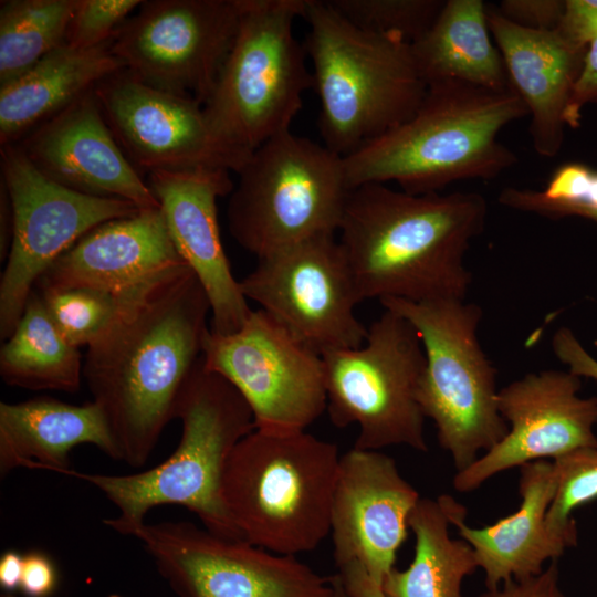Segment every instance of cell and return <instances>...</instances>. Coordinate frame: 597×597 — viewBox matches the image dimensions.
<instances>
[{"mask_svg":"<svg viewBox=\"0 0 597 597\" xmlns=\"http://www.w3.org/2000/svg\"><path fill=\"white\" fill-rule=\"evenodd\" d=\"M66 44L21 76L0 85V144H17L125 65L109 50Z\"/></svg>","mask_w":597,"mask_h":597,"instance_id":"obj_25","label":"cell"},{"mask_svg":"<svg viewBox=\"0 0 597 597\" xmlns=\"http://www.w3.org/2000/svg\"><path fill=\"white\" fill-rule=\"evenodd\" d=\"M301 18L327 148L346 157L415 114L428 85L409 42L357 28L327 0H304Z\"/></svg>","mask_w":597,"mask_h":597,"instance_id":"obj_5","label":"cell"},{"mask_svg":"<svg viewBox=\"0 0 597 597\" xmlns=\"http://www.w3.org/2000/svg\"><path fill=\"white\" fill-rule=\"evenodd\" d=\"M38 292L59 333L76 348L88 347L108 328L128 294L91 287Z\"/></svg>","mask_w":597,"mask_h":597,"instance_id":"obj_31","label":"cell"},{"mask_svg":"<svg viewBox=\"0 0 597 597\" xmlns=\"http://www.w3.org/2000/svg\"><path fill=\"white\" fill-rule=\"evenodd\" d=\"M77 0H4L0 6V85L66 42Z\"/></svg>","mask_w":597,"mask_h":597,"instance_id":"obj_29","label":"cell"},{"mask_svg":"<svg viewBox=\"0 0 597 597\" xmlns=\"http://www.w3.org/2000/svg\"><path fill=\"white\" fill-rule=\"evenodd\" d=\"M357 28L411 43L433 23L443 0H327Z\"/></svg>","mask_w":597,"mask_h":597,"instance_id":"obj_32","label":"cell"},{"mask_svg":"<svg viewBox=\"0 0 597 597\" xmlns=\"http://www.w3.org/2000/svg\"><path fill=\"white\" fill-rule=\"evenodd\" d=\"M552 347L557 358L578 377L597 380V359L582 345L568 327H559L553 335Z\"/></svg>","mask_w":597,"mask_h":597,"instance_id":"obj_40","label":"cell"},{"mask_svg":"<svg viewBox=\"0 0 597 597\" xmlns=\"http://www.w3.org/2000/svg\"><path fill=\"white\" fill-rule=\"evenodd\" d=\"M499 202L551 219H589L597 216V170L580 163H567L555 170L544 190L504 188Z\"/></svg>","mask_w":597,"mask_h":597,"instance_id":"obj_30","label":"cell"},{"mask_svg":"<svg viewBox=\"0 0 597 597\" xmlns=\"http://www.w3.org/2000/svg\"><path fill=\"white\" fill-rule=\"evenodd\" d=\"M408 525L416 540L413 558L406 569L394 567L385 577V597H462V583L478 564L472 547L450 536L440 499L420 498Z\"/></svg>","mask_w":597,"mask_h":597,"instance_id":"obj_27","label":"cell"},{"mask_svg":"<svg viewBox=\"0 0 597 597\" xmlns=\"http://www.w3.org/2000/svg\"><path fill=\"white\" fill-rule=\"evenodd\" d=\"M243 0L143 1L109 50L158 90L203 105L235 40Z\"/></svg>","mask_w":597,"mask_h":597,"instance_id":"obj_14","label":"cell"},{"mask_svg":"<svg viewBox=\"0 0 597 597\" xmlns=\"http://www.w3.org/2000/svg\"><path fill=\"white\" fill-rule=\"evenodd\" d=\"M563 0H504L498 10L509 21L527 29L554 30L564 15Z\"/></svg>","mask_w":597,"mask_h":597,"instance_id":"obj_35","label":"cell"},{"mask_svg":"<svg viewBox=\"0 0 597 597\" xmlns=\"http://www.w3.org/2000/svg\"><path fill=\"white\" fill-rule=\"evenodd\" d=\"M322 358L329 419L338 428L357 425L354 448L428 450L417 399L426 354L405 317L385 308L362 346L327 350Z\"/></svg>","mask_w":597,"mask_h":597,"instance_id":"obj_10","label":"cell"},{"mask_svg":"<svg viewBox=\"0 0 597 597\" xmlns=\"http://www.w3.org/2000/svg\"><path fill=\"white\" fill-rule=\"evenodd\" d=\"M239 284L247 300L321 355L357 348L366 339L367 328L355 314L362 300L335 234L258 259Z\"/></svg>","mask_w":597,"mask_h":597,"instance_id":"obj_15","label":"cell"},{"mask_svg":"<svg viewBox=\"0 0 597 597\" xmlns=\"http://www.w3.org/2000/svg\"><path fill=\"white\" fill-rule=\"evenodd\" d=\"M57 572L50 556L31 551L23 557L20 590L25 597H49L56 588Z\"/></svg>","mask_w":597,"mask_h":597,"instance_id":"obj_37","label":"cell"},{"mask_svg":"<svg viewBox=\"0 0 597 597\" xmlns=\"http://www.w3.org/2000/svg\"><path fill=\"white\" fill-rule=\"evenodd\" d=\"M419 500L391 457L356 448L341 455L329 532L337 568L357 562L381 586L395 567Z\"/></svg>","mask_w":597,"mask_h":597,"instance_id":"obj_18","label":"cell"},{"mask_svg":"<svg viewBox=\"0 0 597 597\" xmlns=\"http://www.w3.org/2000/svg\"><path fill=\"white\" fill-rule=\"evenodd\" d=\"M23 557L17 551L10 549L4 552L0 557V586L7 593H12L15 589H20L22 573H23Z\"/></svg>","mask_w":597,"mask_h":597,"instance_id":"obj_42","label":"cell"},{"mask_svg":"<svg viewBox=\"0 0 597 597\" xmlns=\"http://www.w3.org/2000/svg\"><path fill=\"white\" fill-rule=\"evenodd\" d=\"M238 176L229 230L258 259L337 233L352 189L344 158L325 145L285 130L258 147Z\"/></svg>","mask_w":597,"mask_h":597,"instance_id":"obj_9","label":"cell"},{"mask_svg":"<svg viewBox=\"0 0 597 597\" xmlns=\"http://www.w3.org/2000/svg\"><path fill=\"white\" fill-rule=\"evenodd\" d=\"M80 444L97 447L119 461L106 417L94 401L73 405L51 397L0 402V473L38 469L67 475L70 453Z\"/></svg>","mask_w":597,"mask_h":597,"instance_id":"obj_24","label":"cell"},{"mask_svg":"<svg viewBox=\"0 0 597 597\" xmlns=\"http://www.w3.org/2000/svg\"><path fill=\"white\" fill-rule=\"evenodd\" d=\"M478 597H567L559 585L557 561L549 562L540 574L512 579L496 588L486 589Z\"/></svg>","mask_w":597,"mask_h":597,"instance_id":"obj_36","label":"cell"},{"mask_svg":"<svg viewBox=\"0 0 597 597\" xmlns=\"http://www.w3.org/2000/svg\"><path fill=\"white\" fill-rule=\"evenodd\" d=\"M486 21L503 57L510 82L528 108L535 151L555 157L562 148L566 114L582 73L586 46L558 28L534 30L505 19L486 6Z\"/></svg>","mask_w":597,"mask_h":597,"instance_id":"obj_23","label":"cell"},{"mask_svg":"<svg viewBox=\"0 0 597 597\" xmlns=\"http://www.w3.org/2000/svg\"><path fill=\"white\" fill-rule=\"evenodd\" d=\"M13 235V208L4 182H0V259L8 258Z\"/></svg>","mask_w":597,"mask_h":597,"instance_id":"obj_43","label":"cell"},{"mask_svg":"<svg viewBox=\"0 0 597 597\" xmlns=\"http://www.w3.org/2000/svg\"><path fill=\"white\" fill-rule=\"evenodd\" d=\"M486 214L478 192L353 188L337 233L360 300H465L472 276L464 256Z\"/></svg>","mask_w":597,"mask_h":597,"instance_id":"obj_2","label":"cell"},{"mask_svg":"<svg viewBox=\"0 0 597 597\" xmlns=\"http://www.w3.org/2000/svg\"><path fill=\"white\" fill-rule=\"evenodd\" d=\"M123 535L138 540L178 597H332L323 577L295 556L230 541L187 521L146 522Z\"/></svg>","mask_w":597,"mask_h":597,"instance_id":"obj_13","label":"cell"},{"mask_svg":"<svg viewBox=\"0 0 597 597\" xmlns=\"http://www.w3.org/2000/svg\"><path fill=\"white\" fill-rule=\"evenodd\" d=\"M335 443L254 429L233 449L221 495L241 540L280 555L315 549L331 532Z\"/></svg>","mask_w":597,"mask_h":597,"instance_id":"obj_6","label":"cell"},{"mask_svg":"<svg viewBox=\"0 0 597 597\" xmlns=\"http://www.w3.org/2000/svg\"><path fill=\"white\" fill-rule=\"evenodd\" d=\"M1 597H17V596H14L12 593H7V591H6V593H3V594L1 595Z\"/></svg>","mask_w":597,"mask_h":597,"instance_id":"obj_45","label":"cell"},{"mask_svg":"<svg viewBox=\"0 0 597 597\" xmlns=\"http://www.w3.org/2000/svg\"><path fill=\"white\" fill-rule=\"evenodd\" d=\"M331 583L333 586L332 597H348L338 574L331 577Z\"/></svg>","mask_w":597,"mask_h":597,"instance_id":"obj_44","label":"cell"},{"mask_svg":"<svg viewBox=\"0 0 597 597\" xmlns=\"http://www.w3.org/2000/svg\"><path fill=\"white\" fill-rule=\"evenodd\" d=\"M558 474L553 460L520 467L519 509L491 525L475 528L465 523L467 510L448 494L439 495L450 524L473 549L486 589L512 579L540 574L546 562L557 561L577 542L554 533L546 515L557 491Z\"/></svg>","mask_w":597,"mask_h":597,"instance_id":"obj_22","label":"cell"},{"mask_svg":"<svg viewBox=\"0 0 597 597\" xmlns=\"http://www.w3.org/2000/svg\"><path fill=\"white\" fill-rule=\"evenodd\" d=\"M185 263L160 207L140 209L83 235L41 275L35 289L91 287L123 295Z\"/></svg>","mask_w":597,"mask_h":597,"instance_id":"obj_21","label":"cell"},{"mask_svg":"<svg viewBox=\"0 0 597 597\" xmlns=\"http://www.w3.org/2000/svg\"><path fill=\"white\" fill-rule=\"evenodd\" d=\"M557 28L572 41L587 48L597 38V0H566Z\"/></svg>","mask_w":597,"mask_h":597,"instance_id":"obj_38","label":"cell"},{"mask_svg":"<svg viewBox=\"0 0 597 597\" xmlns=\"http://www.w3.org/2000/svg\"><path fill=\"white\" fill-rule=\"evenodd\" d=\"M107 597H124V596H122V595H119V594H111V595H108Z\"/></svg>","mask_w":597,"mask_h":597,"instance_id":"obj_46","label":"cell"},{"mask_svg":"<svg viewBox=\"0 0 597 597\" xmlns=\"http://www.w3.org/2000/svg\"><path fill=\"white\" fill-rule=\"evenodd\" d=\"M93 91L17 144L41 174L59 185L90 196L128 200L139 209L160 207L121 149Z\"/></svg>","mask_w":597,"mask_h":597,"instance_id":"obj_20","label":"cell"},{"mask_svg":"<svg viewBox=\"0 0 597 597\" xmlns=\"http://www.w3.org/2000/svg\"><path fill=\"white\" fill-rule=\"evenodd\" d=\"M181 436L175 451L158 465L126 475L82 473L75 476L97 488L119 511L103 523L123 534L145 522L159 505H181L212 534L242 541L221 495L227 462L239 441L255 429L242 395L200 359L185 383L176 408Z\"/></svg>","mask_w":597,"mask_h":597,"instance_id":"obj_4","label":"cell"},{"mask_svg":"<svg viewBox=\"0 0 597 597\" xmlns=\"http://www.w3.org/2000/svg\"><path fill=\"white\" fill-rule=\"evenodd\" d=\"M580 377L569 370L531 373L498 391L507 433L471 465L455 473L453 488L471 492L503 471L597 448V397L583 398Z\"/></svg>","mask_w":597,"mask_h":597,"instance_id":"obj_17","label":"cell"},{"mask_svg":"<svg viewBox=\"0 0 597 597\" xmlns=\"http://www.w3.org/2000/svg\"><path fill=\"white\" fill-rule=\"evenodd\" d=\"M201 359L242 395L256 429L304 431L326 410L322 355L260 308L234 333L209 329Z\"/></svg>","mask_w":597,"mask_h":597,"instance_id":"obj_12","label":"cell"},{"mask_svg":"<svg viewBox=\"0 0 597 597\" xmlns=\"http://www.w3.org/2000/svg\"><path fill=\"white\" fill-rule=\"evenodd\" d=\"M588 220L594 221L595 223H597V216H594V217L589 218Z\"/></svg>","mask_w":597,"mask_h":597,"instance_id":"obj_47","label":"cell"},{"mask_svg":"<svg viewBox=\"0 0 597 597\" xmlns=\"http://www.w3.org/2000/svg\"><path fill=\"white\" fill-rule=\"evenodd\" d=\"M142 2L140 0H77L65 44L73 49L86 50L111 42Z\"/></svg>","mask_w":597,"mask_h":597,"instance_id":"obj_34","label":"cell"},{"mask_svg":"<svg viewBox=\"0 0 597 597\" xmlns=\"http://www.w3.org/2000/svg\"><path fill=\"white\" fill-rule=\"evenodd\" d=\"M526 115L513 86L431 83L409 119L343 157L348 186L395 181L425 195L459 180L493 179L517 161L499 133Z\"/></svg>","mask_w":597,"mask_h":597,"instance_id":"obj_3","label":"cell"},{"mask_svg":"<svg viewBox=\"0 0 597 597\" xmlns=\"http://www.w3.org/2000/svg\"><path fill=\"white\" fill-rule=\"evenodd\" d=\"M304 0H243L239 30L203 111L219 137L243 156L289 130L313 87L294 35Z\"/></svg>","mask_w":597,"mask_h":597,"instance_id":"obj_7","label":"cell"},{"mask_svg":"<svg viewBox=\"0 0 597 597\" xmlns=\"http://www.w3.org/2000/svg\"><path fill=\"white\" fill-rule=\"evenodd\" d=\"M588 104H597V38L587 46L583 70L566 114L567 126L570 128L579 126L580 111Z\"/></svg>","mask_w":597,"mask_h":597,"instance_id":"obj_39","label":"cell"},{"mask_svg":"<svg viewBox=\"0 0 597 597\" xmlns=\"http://www.w3.org/2000/svg\"><path fill=\"white\" fill-rule=\"evenodd\" d=\"M1 180L13 208V235L0 281V336L17 327L41 275L83 235L140 209L119 198L85 195L49 179L18 144L0 147Z\"/></svg>","mask_w":597,"mask_h":597,"instance_id":"obj_11","label":"cell"},{"mask_svg":"<svg viewBox=\"0 0 597 597\" xmlns=\"http://www.w3.org/2000/svg\"><path fill=\"white\" fill-rule=\"evenodd\" d=\"M427 85L459 81L491 90L512 86L500 51L492 44L482 0H447L431 27L410 43Z\"/></svg>","mask_w":597,"mask_h":597,"instance_id":"obj_26","label":"cell"},{"mask_svg":"<svg viewBox=\"0 0 597 597\" xmlns=\"http://www.w3.org/2000/svg\"><path fill=\"white\" fill-rule=\"evenodd\" d=\"M417 331L426 354L417 399L457 472L494 447L509 425L498 408L496 369L478 337L482 310L465 300L380 301Z\"/></svg>","mask_w":597,"mask_h":597,"instance_id":"obj_8","label":"cell"},{"mask_svg":"<svg viewBox=\"0 0 597 597\" xmlns=\"http://www.w3.org/2000/svg\"><path fill=\"white\" fill-rule=\"evenodd\" d=\"M93 93L138 172L213 168L238 174L249 159L219 137L201 103L150 86L126 69L106 77Z\"/></svg>","mask_w":597,"mask_h":597,"instance_id":"obj_16","label":"cell"},{"mask_svg":"<svg viewBox=\"0 0 597 597\" xmlns=\"http://www.w3.org/2000/svg\"><path fill=\"white\" fill-rule=\"evenodd\" d=\"M0 375L7 385L29 390L75 392L81 387V353L59 333L36 290L1 347Z\"/></svg>","mask_w":597,"mask_h":597,"instance_id":"obj_28","label":"cell"},{"mask_svg":"<svg viewBox=\"0 0 597 597\" xmlns=\"http://www.w3.org/2000/svg\"><path fill=\"white\" fill-rule=\"evenodd\" d=\"M147 185L159 202L170 238L202 285L212 315V331L231 334L252 310L231 272L222 247L217 200L234 188L226 169L154 171Z\"/></svg>","mask_w":597,"mask_h":597,"instance_id":"obj_19","label":"cell"},{"mask_svg":"<svg viewBox=\"0 0 597 597\" xmlns=\"http://www.w3.org/2000/svg\"><path fill=\"white\" fill-rule=\"evenodd\" d=\"M208 296L185 263L129 292L87 347L83 378L103 410L119 461L142 468L202 356Z\"/></svg>","mask_w":597,"mask_h":597,"instance_id":"obj_1","label":"cell"},{"mask_svg":"<svg viewBox=\"0 0 597 597\" xmlns=\"http://www.w3.org/2000/svg\"><path fill=\"white\" fill-rule=\"evenodd\" d=\"M337 574L348 597H385L381 586L357 562L339 567Z\"/></svg>","mask_w":597,"mask_h":597,"instance_id":"obj_41","label":"cell"},{"mask_svg":"<svg viewBox=\"0 0 597 597\" xmlns=\"http://www.w3.org/2000/svg\"><path fill=\"white\" fill-rule=\"evenodd\" d=\"M553 461L558 485L546 521L554 533L577 542L572 513L597 500V448L580 449Z\"/></svg>","mask_w":597,"mask_h":597,"instance_id":"obj_33","label":"cell"}]
</instances>
